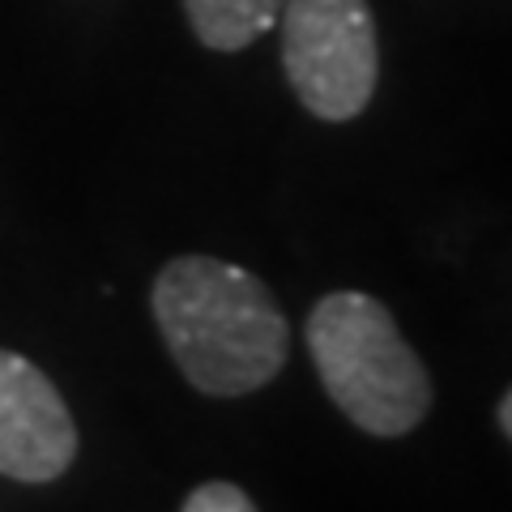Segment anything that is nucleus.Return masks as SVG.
<instances>
[{"label": "nucleus", "mask_w": 512, "mask_h": 512, "mask_svg": "<svg viewBox=\"0 0 512 512\" xmlns=\"http://www.w3.org/2000/svg\"><path fill=\"white\" fill-rule=\"evenodd\" d=\"M180 512H256V504H252V495L244 487L222 483V478H218V483L192 487Z\"/></svg>", "instance_id": "6"}, {"label": "nucleus", "mask_w": 512, "mask_h": 512, "mask_svg": "<svg viewBox=\"0 0 512 512\" xmlns=\"http://www.w3.org/2000/svg\"><path fill=\"white\" fill-rule=\"evenodd\" d=\"M500 427H504V436L512 440V389L504 393V402H500Z\"/></svg>", "instance_id": "7"}, {"label": "nucleus", "mask_w": 512, "mask_h": 512, "mask_svg": "<svg viewBox=\"0 0 512 512\" xmlns=\"http://www.w3.org/2000/svg\"><path fill=\"white\" fill-rule=\"evenodd\" d=\"M77 461V423L52 380L18 350H0V474L56 483Z\"/></svg>", "instance_id": "4"}, {"label": "nucleus", "mask_w": 512, "mask_h": 512, "mask_svg": "<svg viewBox=\"0 0 512 512\" xmlns=\"http://www.w3.org/2000/svg\"><path fill=\"white\" fill-rule=\"evenodd\" d=\"M282 69L316 120L346 124L372 103L380 43L367 0H282Z\"/></svg>", "instance_id": "3"}, {"label": "nucleus", "mask_w": 512, "mask_h": 512, "mask_svg": "<svg viewBox=\"0 0 512 512\" xmlns=\"http://www.w3.org/2000/svg\"><path fill=\"white\" fill-rule=\"evenodd\" d=\"M303 338L325 393L359 431L397 440L427 419L431 376L380 299L363 291L325 295Z\"/></svg>", "instance_id": "2"}, {"label": "nucleus", "mask_w": 512, "mask_h": 512, "mask_svg": "<svg viewBox=\"0 0 512 512\" xmlns=\"http://www.w3.org/2000/svg\"><path fill=\"white\" fill-rule=\"evenodd\" d=\"M184 13L210 52H244L278 26L282 0H184Z\"/></svg>", "instance_id": "5"}, {"label": "nucleus", "mask_w": 512, "mask_h": 512, "mask_svg": "<svg viewBox=\"0 0 512 512\" xmlns=\"http://www.w3.org/2000/svg\"><path fill=\"white\" fill-rule=\"evenodd\" d=\"M150 308L175 367L197 393L244 397L282 372L291 325L274 291L218 256H175L158 269Z\"/></svg>", "instance_id": "1"}]
</instances>
